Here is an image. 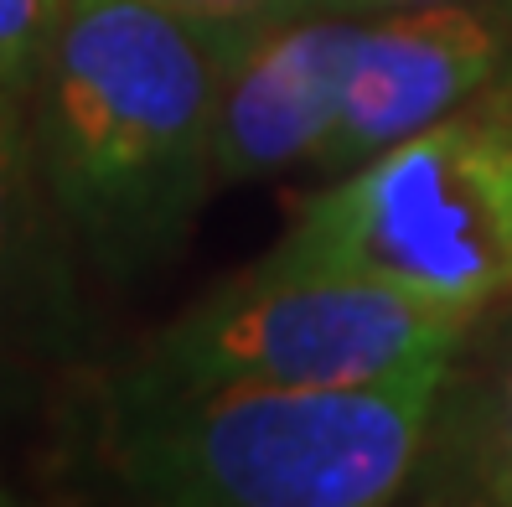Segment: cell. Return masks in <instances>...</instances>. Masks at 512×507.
<instances>
[{
	"instance_id": "5b68a950",
	"label": "cell",
	"mask_w": 512,
	"mask_h": 507,
	"mask_svg": "<svg viewBox=\"0 0 512 507\" xmlns=\"http://www.w3.org/2000/svg\"><path fill=\"white\" fill-rule=\"evenodd\" d=\"M512 63V0H430L357 21L337 119L311 166L347 176L461 109Z\"/></svg>"
},
{
	"instance_id": "277c9868",
	"label": "cell",
	"mask_w": 512,
	"mask_h": 507,
	"mask_svg": "<svg viewBox=\"0 0 512 507\" xmlns=\"http://www.w3.org/2000/svg\"><path fill=\"white\" fill-rule=\"evenodd\" d=\"M476 316L337 270L254 264L156 332L114 378L145 389H337L450 363Z\"/></svg>"
},
{
	"instance_id": "3957f363",
	"label": "cell",
	"mask_w": 512,
	"mask_h": 507,
	"mask_svg": "<svg viewBox=\"0 0 512 507\" xmlns=\"http://www.w3.org/2000/svg\"><path fill=\"white\" fill-rule=\"evenodd\" d=\"M259 264L399 285L461 316L512 295V63L461 109L331 176Z\"/></svg>"
},
{
	"instance_id": "7a4b0ae2",
	"label": "cell",
	"mask_w": 512,
	"mask_h": 507,
	"mask_svg": "<svg viewBox=\"0 0 512 507\" xmlns=\"http://www.w3.org/2000/svg\"><path fill=\"white\" fill-rule=\"evenodd\" d=\"M450 363L337 389L99 394L94 456L135 502L161 507H378L414 492Z\"/></svg>"
},
{
	"instance_id": "8fae6325",
	"label": "cell",
	"mask_w": 512,
	"mask_h": 507,
	"mask_svg": "<svg viewBox=\"0 0 512 507\" xmlns=\"http://www.w3.org/2000/svg\"><path fill=\"white\" fill-rule=\"evenodd\" d=\"M404 6H430V0H311V11H331V16H357V11H404Z\"/></svg>"
},
{
	"instance_id": "8992f818",
	"label": "cell",
	"mask_w": 512,
	"mask_h": 507,
	"mask_svg": "<svg viewBox=\"0 0 512 507\" xmlns=\"http://www.w3.org/2000/svg\"><path fill=\"white\" fill-rule=\"evenodd\" d=\"M352 37L357 21L331 11L280 16L244 37L218 94V130H213L218 187L311 166L331 119H337Z\"/></svg>"
},
{
	"instance_id": "30bf717a",
	"label": "cell",
	"mask_w": 512,
	"mask_h": 507,
	"mask_svg": "<svg viewBox=\"0 0 512 507\" xmlns=\"http://www.w3.org/2000/svg\"><path fill=\"white\" fill-rule=\"evenodd\" d=\"M171 11L207 16V21H280L311 11V0H161Z\"/></svg>"
},
{
	"instance_id": "9c48e42d",
	"label": "cell",
	"mask_w": 512,
	"mask_h": 507,
	"mask_svg": "<svg viewBox=\"0 0 512 507\" xmlns=\"http://www.w3.org/2000/svg\"><path fill=\"white\" fill-rule=\"evenodd\" d=\"M63 0H0V104L26 109Z\"/></svg>"
},
{
	"instance_id": "52a82bcc",
	"label": "cell",
	"mask_w": 512,
	"mask_h": 507,
	"mask_svg": "<svg viewBox=\"0 0 512 507\" xmlns=\"http://www.w3.org/2000/svg\"><path fill=\"white\" fill-rule=\"evenodd\" d=\"M414 497L512 507V295L481 311L450 357Z\"/></svg>"
},
{
	"instance_id": "6da1fadb",
	"label": "cell",
	"mask_w": 512,
	"mask_h": 507,
	"mask_svg": "<svg viewBox=\"0 0 512 507\" xmlns=\"http://www.w3.org/2000/svg\"><path fill=\"white\" fill-rule=\"evenodd\" d=\"M254 26L161 0L57 6L21 119L52 218L109 280L135 285L187 249L218 187V94Z\"/></svg>"
},
{
	"instance_id": "ba28073f",
	"label": "cell",
	"mask_w": 512,
	"mask_h": 507,
	"mask_svg": "<svg viewBox=\"0 0 512 507\" xmlns=\"http://www.w3.org/2000/svg\"><path fill=\"white\" fill-rule=\"evenodd\" d=\"M47 187L32 156L21 109L0 104V337L16 321L21 301L47 280Z\"/></svg>"
}]
</instances>
